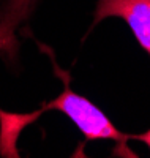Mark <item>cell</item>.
Masks as SVG:
<instances>
[{
	"instance_id": "6da1fadb",
	"label": "cell",
	"mask_w": 150,
	"mask_h": 158,
	"mask_svg": "<svg viewBox=\"0 0 150 158\" xmlns=\"http://www.w3.org/2000/svg\"><path fill=\"white\" fill-rule=\"evenodd\" d=\"M43 51H46L48 54L51 56L52 62H54V57H52V52L41 46ZM54 71H56L57 76L62 77L63 81V92L49 103H44V106L41 108V111L38 112H33V114H29L25 115L27 122H32L35 118L41 114L43 111H49V109H54V111H60L63 112L70 120L79 128V131L84 135L85 141H98V139H112V141H125L131 136H127L123 135L122 131L109 120V117L100 109L97 108L95 104L82 97L76 94V92L71 90L70 87V73L68 71H62L59 68V65L54 62Z\"/></svg>"
},
{
	"instance_id": "7a4b0ae2",
	"label": "cell",
	"mask_w": 150,
	"mask_h": 158,
	"mask_svg": "<svg viewBox=\"0 0 150 158\" xmlns=\"http://www.w3.org/2000/svg\"><path fill=\"white\" fill-rule=\"evenodd\" d=\"M106 18L123 19L136 41L150 56V0H98L92 27Z\"/></svg>"
},
{
	"instance_id": "3957f363",
	"label": "cell",
	"mask_w": 150,
	"mask_h": 158,
	"mask_svg": "<svg viewBox=\"0 0 150 158\" xmlns=\"http://www.w3.org/2000/svg\"><path fill=\"white\" fill-rule=\"evenodd\" d=\"M13 46H16L15 38H13L8 27L2 25V27H0V52H6L10 56H15L13 54V52H15L13 51Z\"/></svg>"
},
{
	"instance_id": "277c9868",
	"label": "cell",
	"mask_w": 150,
	"mask_h": 158,
	"mask_svg": "<svg viewBox=\"0 0 150 158\" xmlns=\"http://www.w3.org/2000/svg\"><path fill=\"white\" fill-rule=\"evenodd\" d=\"M136 139H141V141H144L147 146L150 147V130L147 131V133H144V135H139V136H134Z\"/></svg>"
}]
</instances>
